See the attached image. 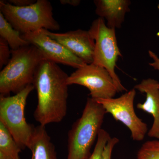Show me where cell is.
I'll return each mask as SVG.
<instances>
[{"instance_id": "2", "label": "cell", "mask_w": 159, "mask_h": 159, "mask_svg": "<svg viewBox=\"0 0 159 159\" xmlns=\"http://www.w3.org/2000/svg\"><path fill=\"white\" fill-rule=\"evenodd\" d=\"M106 112L101 104L91 97L87 100L81 116L68 133L67 159H88Z\"/></svg>"}, {"instance_id": "11", "label": "cell", "mask_w": 159, "mask_h": 159, "mask_svg": "<svg viewBox=\"0 0 159 159\" xmlns=\"http://www.w3.org/2000/svg\"><path fill=\"white\" fill-rule=\"evenodd\" d=\"M134 89L146 95L145 102L138 103L137 108L151 114L153 118L148 136L159 140V83L151 78L144 79Z\"/></svg>"}, {"instance_id": "9", "label": "cell", "mask_w": 159, "mask_h": 159, "mask_svg": "<svg viewBox=\"0 0 159 159\" xmlns=\"http://www.w3.org/2000/svg\"><path fill=\"white\" fill-rule=\"evenodd\" d=\"M22 37L30 44L38 48L45 60L56 64H61L79 68L86 63L71 53L63 46L51 38L46 33L45 29L21 34Z\"/></svg>"}, {"instance_id": "10", "label": "cell", "mask_w": 159, "mask_h": 159, "mask_svg": "<svg viewBox=\"0 0 159 159\" xmlns=\"http://www.w3.org/2000/svg\"><path fill=\"white\" fill-rule=\"evenodd\" d=\"M51 38L63 46L87 64L93 62L95 40L89 31L78 29L65 33H55L46 30Z\"/></svg>"}, {"instance_id": "1", "label": "cell", "mask_w": 159, "mask_h": 159, "mask_svg": "<svg viewBox=\"0 0 159 159\" xmlns=\"http://www.w3.org/2000/svg\"><path fill=\"white\" fill-rule=\"evenodd\" d=\"M68 77L57 64L47 60L38 68L32 84L38 98L33 116L40 125L59 123L66 116Z\"/></svg>"}, {"instance_id": "4", "label": "cell", "mask_w": 159, "mask_h": 159, "mask_svg": "<svg viewBox=\"0 0 159 159\" xmlns=\"http://www.w3.org/2000/svg\"><path fill=\"white\" fill-rule=\"evenodd\" d=\"M0 12L21 34L41 29L53 31L60 29L59 24L53 17L52 5L47 0H37L25 7H17L1 1Z\"/></svg>"}, {"instance_id": "22", "label": "cell", "mask_w": 159, "mask_h": 159, "mask_svg": "<svg viewBox=\"0 0 159 159\" xmlns=\"http://www.w3.org/2000/svg\"><path fill=\"white\" fill-rule=\"evenodd\" d=\"M60 3L62 5H68L73 6H77L80 3V0H61Z\"/></svg>"}, {"instance_id": "13", "label": "cell", "mask_w": 159, "mask_h": 159, "mask_svg": "<svg viewBox=\"0 0 159 159\" xmlns=\"http://www.w3.org/2000/svg\"><path fill=\"white\" fill-rule=\"evenodd\" d=\"M28 148L31 152V159H57L55 145L46 126H35Z\"/></svg>"}, {"instance_id": "3", "label": "cell", "mask_w": 159, "mask_h": 159, "mask_svg": "<svg viewBox=\"0 0 159 159\" xmlns=\"http://www.w3.org/2000/svg\"><path fill=\"white\" fill-rule=\"evenodd\" d=\"M44 60L39 49L33 45L11 50V58L0 72V95L16 94L33 84L38 68Z\"/></svg>"}, {"instance_id": "18", "label": "cell", "mask_w": 159, "mask_h": 159, "mask_svg": "<svg viewBox=\"0 0 159 159\" xmlns=\"http://www.w3.org/2000/svg\"><path fill=\"white\" fill-rule=\"evenodd\" d=\"M11 50L5 40L0 37V69L6 66L10 60Z\"/></svg>"}, {"instance_id": "6", "label": "cell", "mask_w": 159, "mask_h": 159, "mask_svg": "<svg viewBox=\"0 0 159 159\" xmlns=\"http://www.w3.org/2000/svg\"><path fill=\"white\" fill-rule=\"evenodd\" d=\"M89 31L95 43L93 63L108 71L118 93L126 91L115 71L118 58L122 56L117 43L116 29L109 28L104 19L98 17L92 23Z\"/></svg>"}, {"instance_id": "21", "label": "cell", "mask_w": 159, "mask_h": 159, "mask_svg": "<svg viewBox=\"0 0 159 159\" xmlns=\"http://www.w3.org/2000/svg\"><path fill=\"white\" fill-rule=\"evenodd\" d=\"M148 54L153 60L152 62L149 63V66L152 67L155 70L159 71V57L155 53L151 51H148Z\"/></svg>"}, {"instance_id": "14", "label": "cell", "mask_w": 159, "mask_h": 159, "mask_svg": "<svg viewBox=\"0 0 159 159\" xmlns=\"http://www.w3.org/2000/svg\"><path fill=\"white\" fill-rule=\"evenodd\" d=\"M0 37L8 43L11 50H16L30 45L24 39L19 31L16 30L0 12Z\"/></svg>"}, {"instance_id": "5", "label": "cell", "mask_w": 159, "mask_h": 159, "mask_svg": "<svg viewBox=\"0 0 159 159\" xmlns=\"http://www.w3.org/2000/svg\"><path fill=\"white\" fill-rule=\"evenodd\" d=\"M34 89L31 84L13 96L0 95V123L22 150L29 147L35 127L28 123L25 117L27 99Z\"/></svg>"}, {"instance_id": "20", "label": "cell", "mask_w": 159, "mask_h": 159, "mask_svg": "<svg viewBox=\"0 0 159 159\" xmlns=\"http://www.w3.org/2000/svg\"><path fill=\"white\" fill-rule=\"evenodd\" d=\"M34 0H9L8 2L17 7H25L32 5L36 2Z\"/></svg>"}, {"instance_id": "15", "label": "cell", "mask_w": 159, "mask_h": 159, "mask_svg": "<svg viewBox=\"0 0 159 159\" xmlns=\"http://www.w3.org/2000/svg\"><path fill=\"white\" fill-rule=\"evenodd\" d=\"M22 150L7 129L0 123V159H20Z\"/></svg>"}, {"instance_id": "16", "label": "cell", "mask_w": 159, "mask_h": 159, "mask_svg": "<svg viewBox=\"0 0 159 159\" xmlns=\"http://www.w3.org/2000/svg\"><path fill=\"white\" fill-rule=\"evenodd\" d=\"M137 159H159V140L144 142L137 152Z\"/></svg>"}, {"instance_id": "12", "label": "cell", "mask_w": 159, "mask_h": 159, "mask_svg": "<svg viewBox=\"0 0 159 159\" xmlns=\"http://www.w3.org/2000/svg\"><path fill=\"white\" fill-rule=\"evenodd\" d=\"M94 2L96 14L106 20L107 27L115 29L121 28L131 4L129 0H96Z\"/></svg>"}, {"instance_id": "19", "label": "cell", "mask_w": 159, "mask_h": 159, "mask_svg": "<svg viewBox=\"0 0 159 159\" xmlns=\"http://www.w3.org/2000/svg\"><path fill=\"white\" fill-rule=\"evenodd\" d=\"M119 142V139L116 137L111 138L104 147L100 159H111L113 150Z\"/></svg>"}, {"instance_id": "17", "label": "cell", "mask_w": 159, "mask_h": 159, "mask_svg": "<svg viewBox=\"0 0 159 159\" xmlns=\"http://www.w3.org/2000/svg\"><path fill=\"white\" fill-rule=\"evenodd\" d=\"M111 138L106 130L101 129L98 134L94 150L88 159H100L104 147Z\"/></svg>"}, {"instance_id": "8", "label": "cell", "mask_w": 159, "mask_h": 159, "mask_svg": "<svg viewBox=\"0 0 159 159\" xmlns=\"http://www.w3.org/2000/svg\"><path fill=\"white\" fill-rule=\"evenodd\" d=\"M67 83L69 86L77 84L86 88L94 100L114 98L118 93L108 71L93 63L86 64L77 69L69 76Z\"/></svg>"}, {"instance_id": "7", "label": "cell", "mask_w": 159, "mask_h": 159, "mask_svg": "<svg viewBox=\"0 0 159 159\" xmlns=\"http://www.w3.org/2000/svg\"><path fill=\"white\" fill-rule=\"evenodd\" d=\"M136 94L134 88L118 98L95 100L101 104L106 112L117 121L122 122L130 130L134 141L141 142L148 132V125L137 116L134 108V100Z\"/></svg>"}]
</instances>
